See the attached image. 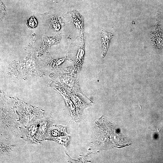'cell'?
<instances>
[{
  "label": "cell",
  "instance_id": "cell-3",
  "mask_svg": "<svg viewBox=\"0 0 163 163\" xmlns=\"http://www.w3.org/2000/svg\"><path fill=\"white\" fill-rule=\"evenodd\" d=\"M62 17L58 16H51L48 19V24L54 30H59L64 24L62 23Z\"/></svg>",
  "mask_w": 163,
  "mask_h": 163
},
{
  "label": "cell",
  "instance_id": "cell-5",
  "mask_svg": "<svg viewBox=\"0 0 163 163\" xmlns=\"http://www.w3.org/2000/svg\"><path fill=\"white\" fill-rule=\"evenodd\" d=\"M27 24L30 27L34 28L37 26V21L35 18L32 16L28 20Z\"/></svg>",
  "mask_w": 163,
  "mask_h": 163
},
{
  "label": "cell",
  "instance_id": "cell-4",
  "mask_svg": "<svg viewBox=\"0 0 163 163\" xmlns=\"http://www.w3.org/2000/svg\"><path fill=\"white\" fill-rule=\"evenodd\" d=\"M62 37L61 36L59 35L52 37L43 38V48L45 49L47 48L51 45L59 43Z\"/></svg>",
  "mask_w": 163,
  "mask_h": 163
},
{
  "label": "cell",
  "instance_id": "cell-1",
  "mask_svg": "<svg viewBox=\"0 0 163 163\" xmlns=\"http://www.w3.org/2000/svg\"><path fill=\"white\" fill-rule=\"evenodd\" d=\"M100 33L101 39L102 55L104 56L106 53L110 40L113 36V34L102 28L101 29Z\"/></svg>",
  "mask_w": 163,
  "mask_h": 163
},
{
  "label": "cell",
  "instance_id": "cell-2",
  "mask_svg": "<svg viewBox=\"0 0 163 163\" xmlns=\"http://www.w3.org/2000/svg\"><path fill=\"white\" fill-rule=\"evenodd\" d=\"M71 15V20L76 27L81 33L83 31V18L76 10H73L69 12Z\"/></svg>",
  "mask_w": 163,
  "mask_h": 163
}]
</instances>
